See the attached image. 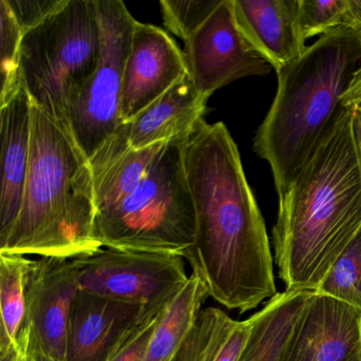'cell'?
<instances>
[{"label": "cell", "instance_id": "obj_1", "mask_svg": "<svg viewBox=\"0 0 361 361\" xmlns=\"http://www.w3.org/2000/svg\"><path fill=\"white\" fill-rule=\"evenodd\" d=\"M183 160L196 217L188 262L215 301L240 314L255 310L278 293L274 257L227 126L200 119L185 137Z\"/></svg>", "mask_w": 361, "mask_h": 361}, {"label": "cell", "instance_id": "obj_2", "mask_svg": "<svg viewBox=\"0 0 361 361\" xmlns=\"http://www.w3.org/2000/svg\"><path fill=\"white\" fill-rule=\"evenodd\" d=\"M361 227V154L348 107L287 193L272 229L286 290L316 291Z\"/></svg>", "mask_w": 361, "mask_h": 361}, {"label": "cell", "instance_id": "obj_3", "mask_svg": "<svg viewBox=\"0 0 361 361\" xmlns=\"http://www.w3.org/2000/svg\"><path fill=\"white\" fill-rule=\"evenodd\" d=\"M90 159L71 128L31 105V147L22 208L0 253L75 259L102 248Z\"/></svg>", "mask_w": 361, "mask_h": 361}, {"label": "cell", "instance_id": "obj_4", "mask_svg": "<svg viewBox=\"0 0 361 361\" xmlns=\"http://www.w3.org/2000/svg\"><path fill=\"white\" fill-rule=\"evenodd\" d=\"M361 67V35L336 29L278 73V92L253 149L271 168L279 198L348 107L342 98Z\"/></svg>", "mask_w": 361, "mask_h": 361}, {"label": "cell", "instance_id": "obj_5", "mask_svg": "<svg viewBox=\"0 0 361 361\" xmlns=\"http://www.w3.org/2000/svg\"><path fill=\"white\" fill-rule=\"evenodd\" d=\"M187 136L166 141L134 192L115 208L96 215L94 232L102 248L187 259L196 227L183 160Z\"/></svg>", "mask_w": 361, "mask_h": 361}, {"label": "cell", "instance_id": "obj_6", "mask_svg": "<svg viewBox=\"0 0 361 361\" xmlns=\"http://www.w3.org/2000/svg\"><path fill=\"white\" fill-rule=\"evenodd\" d=\"M101 49L97 0H68L49 20L23 35L20 87L32 104L68 126L98 67Z\"/></svg>", "mask_w": 361, "mask_h": 361}, {"label": "cell", "instance_id": "obj_7", "mask_svg": "<svg viewBox=\"0 0 361 361\" xmlns=\"http://www.w3.org/2000/svg\"><path fill=\"white\" fill-rule=\"evenodd\" d=\"M97 5L102 29L100 61L68 121L88 159L121 123L124 69L137 22L122 0H97Z\"/></svg>", "mask_w": 361, "mask_h": 361}, {"label": "cell", "instance_id": "obj_8", "mask_svg": "<svg viewBox=\"0 0 361 361\" xmlns=\"http://www.w3.org/2000/svg\"><path fill=\"white\" fill-rule=\"evenodd\" d=\"M71 262L82 290L142 305L171 301L190 278L183 257L164 253L100 248Z\"/></svg>", "mask_w": 361, "mask_h": 361}, {"label": "cell", "instance_id": "obj_9", "mask_svg": "<svg viewBox=\"0 0 361 361\" xmlns=\"http://www.w3.org/2000/svg\"><path fill=\"white\" fill-rule=\"evenodd\" d=\"M183 52L188 75L207 100L236 80L266 75L274 68L240 31L233 0H221L210 18L185 42Z\"/></svg>", "mask_w": 361, "mask_h": 361}, {"label": "cell", "instance_id": "obj_10", "mask_svg": "<svg viewBox=\"0 0 361 361\" xmlns=\"http://www.w3.org/2000/svg\"><path fill=\"white\" fill-rule=\"evenodd\" d=\"M170 302L142 305L79 289L69 314L65 361H111Z\"/></svg>", "mask_w": 361, "mask_h": 361}, {"label": "cell", "instance_id": "obj_11", "mask_svg": "<svg viewBox=\"0 0 361 361\" xmlns=\"http://www.w3.org/2000/svg\"><path fill=\"white\" fill-rule=\"evenodd\" d=\"M79 289L71 259L41 257L31 261L23 331L56 361L66 358L69 314Z\"/></svg>", "mask_w": 361, "mask_h": 361}, {"label": "cell", "instance_id": "obj_12", "mask_svg": "<svg viewBox=\"0 0 361 361\" xmlns=\"http://www.w3.org/2000/svg\"><path fill=\"white\" fill-rule=\"evenodd\" d=\"M280 361H361V310L312 291Z\"/></svg>", "mask_w": 361, "mask_h": 361}, {"label": "cell", "instance_id": "obj_13", "mask_svg": "<svg viewBox=\"0 0 361 361\" xmlns=\"http://www.w3.org/2000/svg\"><path fill=\"white\" fill-rule=\"evenodd\" d=\"M187 75L183 50L174 39L158 27L137 20L124 69L121 122L134 119Z\"/></svg>", "mask_w": 361, "mask_h": 361}, {"label": "cell", "instance_id": "obj_14", "mask_svg": "<svg viewBox=\"0 0 361 361\" xmlns=\"http://www.w3.org/2000/svg\"><path fill=\"white\" fill-rule=\"evenodd\" d=\"M236 22L247 41L276 73L305 51L300 0H233Z\"/></svg>", "mask_w": 361, "mask_h": 361}, {"label": "cell", "instance_id": "obj_15", "mask_svg": "<svg viewBox=\"0 0 361 361\" xmlns=\"http://www.w3.org/2000/svg\"><path fill=\"white\" fill-rule=\"evenodd\" d=\"M31 105L22 88L0 107V245L9 238L22 208L30 164Z\"/></svg>", "mask_w": 361, "mask_h": 361}, {"label": "cell", "instance_id": "obj_16", "mask_svg": "<svg viewBox=\"0 0 361 361\" xmlns=\"http://www.w3.org/2000/svg\"><path fill=\"white\" fill-rule=\"evenodd\" d=\"M166 142L156 143L145 149H132L128 123L121 122L117 126L90 158L97 214L115 208L134 192Z\"/></svg>", "mask_w": 361, "mask_h": 361}, {"label": "cell", "instance_id": "obj_17", "mask_svg": "<svg viewBox=\"0 0 361 361\" xmlns=\"http://www.w3.org/2000/svg\"><path fill=\"white\" fill-rule=\"evenodd\" d=\"M208 100L200 96L189 75L126 122L132 149H141L187 136L202 118Z\"/></svg>", "mask_w": 361, "mask_h": 361}, {"label": "cell", "instance_id": "obj_18", "mask_svg": "<svg viewBox=\"0 0 361 361\" xmlns=\"http://www.w3.org/2000/svg\"><path fill=\"white\" fill-rule=\"evenodd\" d=\"M312 291L276 293L252 314L250 337L238 361H280L291 331Z\"/></svg>", "mask_w": 361, "mask_h": 361}, {"label": "cell", "instance_id": "obj_19", "mask_svg": "<svg viewBox=\"0 0 361 361\" xmlns=\"http://www.w3.org/2000/svg\"><path fill=\"white\" fill-rule=\"evenodd\" d=\"M208 297L206 284L193 272L162 312L149 340L145 361L174 360L193 331Z\"/></svg>", "mask_w": 361, "mask_h": 361}, {"label": "cell", "instance_id": "obj_20", "mask_svg": "<svg viewBox=\"0 0 361 361\" xmlns=\"http://www.w3.org/2000/svg\"><path fill=\"white\" fill-rule=\"evenodd\" d=\"M32 259L0 253V354L18 346L26 317L27 274Z\"/></svg>", "mask_w": 361, "mask_h": 361}, {"label": "cell", "instance_id": "obj_21", "mask_svg": "<svg viewBox=\"0 0 361 361\" xmlns=\"http://www.w3.org/2000/svg\"><path fill=\"white\" fill-rule=\"evenodd\" d=\"M227 312L216 307L202 310L193 331L173 361H213L235 325Z\"/></svg>", "mask_w": 361, "mask_h": 361}, {"label": "cell", "instance_id": "obj_22", "mask_svg": "<svg viewBox=\"0 0 361 361\" xmlns=\"http://www.w3.org/2000/svg\"><path fill=\"white\" fill-rule=\"evenodd\" d=\"M316 291L361 310V227Z\"/></svg>", "mask_w": 361, "mask_h": 361}, {"label": "cell", "instance_id": "obj_23", "mask_svg": "<svg viewBox=\"0 0 361 361\" xmlns=\"http://www.w3.org/2000/svg\"><path fill=\"white\" fill-rule=\"evenodd\" d=\"M23 35L7 0H0V52L1 90L0 107L7 104L20 90V58Z\"/></svg>", "mask_w": 361, "mask_h": 361}, {"label": "cell", "instance_id": "obj_24", "mask_svg": "<svg viewBox=\"0 0 361 361\" xmlns=\"http://www.w3.org/2000/svg\"><path fill=\"white\" fill-rule=\"evenodd\" d=\"M221 0H161L162 20L173 35L188 41L215 11Z\"/></svg>", "mask_w": 361, "mask_h": 361}, {"label": "cell", "instance_id": "obj_25", "mask_svg": "<svg viewBox=\"0 0 361 361\" xmlns=\"http://www.w3.org/2000/svg\"><path fill=\"white\" fill-rule=\"evenodd\" d=\"M343 0H300V22L304 39L339 29Z\"/></svg>", "mask_w": 361, "mask_h": 361}, {"label": "cell", "instance_id": "obj_26", "mask_svg": "<svg viewBox=\"0 0 361 361\" xmlns=\"http://www.w3.org/2000/svg\"><path fill=\"white\" fill-rule=\"evenodd\" d=\"M22 35L37 28L62 10L68 0H7Z\"/></svg>", "mask_w": 361, "mask_h": 361}, {"label": "cell", "instance_id": "obj_27", "mask_svg": "<svg viewBox=\"0 0 361 361\" xmlns=\"http://www.w3.org/2000/svg\"><path fill=\"white\" fill-rule=\"evenodd\" d=\"M164 310L140 327L111 361H145L149 340Z\"/></svg>", "mask_w": 361, "mask_h": 361}, {"label": "cell", "instance_id": "obj_28", "mask_svg": "<svg viewBox=\"0 0 361 361\" xmlns=\"http://www.w3.org/2000/svg\"><path fill=\"white\" fill-rule=\"evenodd\" d=\"M253 317L247 320L236 321L233 329L228 336L213 361H238L242 356L243 350L250 337L252 329Z\"/></svg>", "mask_w": 361, "mask_h": 361}, {"label": "cell", "instance_id": "obj_29", "mask_svg": "<svg viewBox=\"0 0 361 361\" xmlns=\"http://www.w3.org/2000/svg\"><path fill=\"white\" fill-rule=\"evenodd\" d=\"M339 29H346L361 35V0H344Z\"/></svg>", "mask_w": 361, "mask_h": 361}, {"label": "cell", "instance_id": "obj_30", "mask_svg": "<svg viewBox=\"0 0 361 361\" xmlns=\"http://www.w3.org/2000/svg\"><path fill=\"white\" fill-rule=\"evenodd\" d=\"M358 103H361V67L357 71L348 92L342 98V104L345 107H350Z\"/></svg>", "mask_w": 361, "mask_h": 361}, {"label": "cell", "instance_id": "obj_31", "mask_svg": "<svg viewBox=\"0 0 361 361\" xmlns=\"http://www.w3.org/2000/svg\"><path fill=\"white\" fill-rule=\"evenodd\" d=\"M0 361H28L26 336L18 340L16 348L0 354Z\"/></svg>", "mask_w": 361, "mask_h": 361}, {"label": "cell", "instance_id": "obj_32", "mask_svg": "<svg viewBox=\"0 0 361 361\" xmlns=\"http://www.w3.org/2000/svg\"><path fill=\"white\" fill-rule=\"evenodd\" d=\"M22 333L25 334V336L27 337V356H28V361H56L49 355L46 354L43 348L37 342L33 341L26 331H23Z\"/></svg>", "mask_w": 361, "mask_h": 361}, {"label": "cell", "instance_id": "obj_33", "mask_svg": "<svg viewBox=\"0 0 361 361\" xmlns=\"http://www.w3.org/2000/svg\"><path fill=\"white\" fill-rule=\"evenodd\" d=\"M352 122L355 138L361 154V103L352 105Z\"/></svg>", "mask_w": 361, "mask_h": 361}]
</instances>
